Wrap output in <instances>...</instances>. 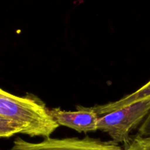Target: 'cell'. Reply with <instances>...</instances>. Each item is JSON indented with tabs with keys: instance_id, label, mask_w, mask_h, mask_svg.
I'll return each mask as SVG.
<instances>
[{
	"instance_id": "8",
	"label": "cell",
	"mask_w": 150,
	"mask_h": 150,
	"mask_svg": "<svg viewBox=\"0 0 150 150\" xmlns=\"http://www.w3.org/2000/svg\"><path fill=\"white\" fill-rule=\"evenodd\" d=\"M138 135L142 136H150V112L141 124L138 131Z\"/></svg>"
},
{
	"instance_id": "2",
	"label": "cell",
	"mask_w": 150,
	"mask_h": 150,
	"mask_svg": "<svg viewBox=\"0 0 150 150\" xmlns=\"http://www.w3.org/2000/svg\"><path fill=\"white\" fill-rule=\"evenodd\" d=\"M150 112V97L100 116L98 130L108 133L116 143L125 144L132 130L143 122Z\"/></svg>"
},
{
	"instance_id": "7",
	"label": "cell",
	"mask_w": 150,
	"mask_h": 150,
	"mask_svg": "<svg viewBox=\"0 0 150 150\" xmlns=\"http://www.w3.org/2000/svg\"><path fill=\"white\" fill-rule=\"evenodd\" d=\"M124 150H150V136L136 135L124 144Z\"/></svg>"
},
{
	"instance_id": "5",
	"label": "cell",
	"mask_w": 150,
	"mask_h": 150,
	"mask_svg": "<svg viewBox=\"0 0 150 150\" xmlns=\"http://www.w3.org/2000/svg\"><path fill=\"white\" fill-rule=\"evenodd\" d=\"M148 97H150V81L143 86H142L140 89H138L137 91L121 98L119 100L108 103L103 104V105H95L92 108L100 117V116L103 115V114L109 113L111 111L120 109L122 107L130 105L133 103L140 100L144 98H148Z\"/></svg>"
},
{
	"instance_id": "4",
	"label": "cell",
	"mask_w": 150,
	"mask_h": 150,
	"mask_svg": "<svg viewBox=\"0 0 150 150\" xmlns=\"http://www.w3.org/2000/svg\"><path fill=\"white\" fill-rule=\"evenodd\" d=\"M48 111L59 126H65L79 133H86L98 130L99 116L92 108L77 106V110L73 111L48 108Z\"/></svg>"
},
{
	"instance_id": "3",
	"label": "cell",
	"mask_w": 150,
	"mask_h": 150,
	"mask_svg": "<svg viewBox=\"0 0 150 150\" xmlns=\"http://www.w3.org/2000/svg\"><path fill=\"white\" fill-rule=\"evenodd\" d=\"M10 150H124L114 141L103 142L85 136L79 138L53 139L45 138L40 142H29L18 137Z\"/></svg>"
},
{
	"instance_id": "1",
	"label": "cell",
	"mask_w": 150,
	"mask_h": 150,
	"mask_svg": "<svg viewBox=\"0 0 150 150\" xmlns=\"http://www.w3.org/2000/svg\"><path fill=\"white\" fill-rule=\"evenodd\" d=\"M48 107L35 95L19 97L0 89V116L18 123L23 134L50 137L59 125L50 116Z\"/></svg>"
},
{
	"instance_id": "6",
	"label": "cell",
	"mask_w": 150,
	"mask_h": 150,
	"mask_svg": "<svg viewBox=\"0 0 150 150\" xmlns=\"http://www.w3.org/2000/svg\"><path fill=\"white\" fill-rule=\"evenodd\" d=\"M24 129L21 125L0 116V138L13 136L17 133L23 134Z\"/></svg>"
}]
</instances>
